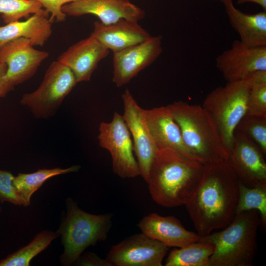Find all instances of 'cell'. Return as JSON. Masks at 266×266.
I'll use <instances>...</instances> for the list:
<instances>
[{"instance_id":"cell-6","label":"cell","mask_w":266,"mask_h":266,"mask_svg":"<svg viewBox=\"0 0 266 266\" xmlns=\"http://www.w3.org/2000/svg\"><path fill=\"white\" fill-rule=\"evenodd\" d=\"M249 88L248 79L227 82L210 92L203 102L202 106L213 122L229 155L236 127L247 112Z\"/></svg>"},{"instance_id":"cell-9","label":"cell","mask_w":266,"mask_h":266,"mask_svg":"<svg viewBox=\"0 0 266 266\" xmlns=\"http://www.w3.org/2000/svg\"><path fill=\"white\" fill-rule=\"evenodd\" d=\"M33 47L31 41L25 37L14 39L0 47V61L7 66L4 81L9 92L32 77L48 57L47 52Z\"/></svg>"},{"instance_id":"cell-10","label":"cell","mask_w":266,"mask_h":266,"mask_svg":"<svg viewBox=\"0 0 266 266\" xmlns=\"http://www.w3.org/2000/svg\"><path fill=\"white\" fill-rule=\"evenodd\" d=\"M168 249L141 233L113 245L106 259L112 266H162Z\"/></svg>"},{"instance_id":"cell-19","label":"cell","mask_w":266,"mask_h":266,"mask_svg":"<svg viewBox=\"0 0 266 266\" xmlns=\"http://www.w3.org/2000/svg\"><path fill=\"white\" fill-rule=\"evenodd\" d=\"M91 35L113 53L138 44L151 36L138 22L125 19L109 24L96 21Z\"/></svg>"},{"instance_id":"cell-5","label":"cell","mask_w":266,"mask_h":266,"mask_svg":"<svg viewBox=\"0 0 266 266\" xmlns=\"http://www.w3.org/2000/svg\"><path fill=\"white\" fill-rule=\"evenodd\" d=\"M66 214L57 232L64 246L60 262L68 266L74 265L87 248L107 239L113 214L87 213L70 198L66 200Z\"/></svg>"},{"instance_id":"cell-7","label":"cell","mask_w":266,"mask_h":266,"mask_svg":"<svg viewBox=\"0 0 266 266\" xmlns=\"http://www.w3.org/2000/svg\"><path fill=\"white\" fill-rule=\"evenodd\" d=\"M77 83L68 67L58 61L53 62L39 86L33 92L25 94L20 103L37 118L50 117Z\"/></svg>"},{"instance_id":"cell-13","label":"cell","mask_w":266,"mask_h":266,"mask_svg":"<svg viewBox=\"0 0 266 266\" xmlns=\"http://www.w3.org/2000/svg\"><path fill=\"white\" fill-rule=\"evenodd\" d=\"M216 66L227 82L243 80L259 70H266V46H250L239 40L216 59Z\"/></svg>"},{"instance_id":"cell-8","label":"cell","mask_w":266,"mask_h":266,"mask_svg":"<svg viewBox=\"0 0 266 266\" xmlns=\"http://www.w3.org/2000/svg\"><path fill=\"white\" fill-rule=\"evenodd\" d=\"M98 139L100 146L111 154L114 173L122 178L140 175L137 161L133 155L131 134L123 115L115 112L111 122H102Z\"/></svg>"},{"instance_id":"cell-31","label":"cell","mask_w":266,"mask_h":266,"mask_svg":"<svg viewBox=\"0 0 266 266\" xmlns=\"http://www.w3.org/2000/svg\"><path fill=\"white\" fill-rule=\"evenodd\" d=\"M74 265L81 266H112L106 259H102L92 252L83 253Z\"/></svg>"},{"instance_id":"cell-34","label":"cell","mask_w":266,"mask_h":266,"mask_svg":"<svg viewBox=\"0 0 266 266\" xmlns=\"http://www.w3.org/2000/svg\"><path fill=\"white\" fill-rule=\"evenodd\" d=\"M1 211V207H0V212Z\"/></svg>"},{"instance_id":"cell-32","label":"cell","mask_w":266,"mask_h":266,"mask_svg":"<svg viewBox=\"0 0 266 266\" xmlns=\"http://www.w3.org/2000/svg\"><path fill=\"white\" fill-rule=\"evenodd\" d=\"M6 64L0 61V98L4 97L9 92L4 81V77L7 71Z\"/></svg>"},{"instance_id":"cell-25","label":"cell","mask_w":266,"mask_h":266,"mask_svg":"<svg viewBox=\"0 0 266 266\" xmlns=\"http://www.w3.org/2000/svg\"><path fill=\"white\" fill-rule=\"evenodd\" d=\"M239 195L236 214L255 210L259 214L261 223L266 226V185L249 187L238 180Z\"/></svg>"},{"instance_id":"cell-4","label":"cell","mask_w":266,"mask_h":266,"mask_svg":"<svg viewBox=\"0 0 266 266\" xmlns=\"http://www.w3.org/2000/svg\"><path fill=\"white\" fill-rule=\"evenodd\" d=\"M167 106L195 160L205 165L228 159L217 129L202 106L180 100Z\"/></svg>"},{"instance_id":"cell-24","label":"cell","mask_w":266,"mask_h":266,"mask_svg":"<svg viewBox=\"0 0 266 266\" xmlns=\"http://www.w3.org/2000/svg\"><path fill=\"white\" fill-rule=\"evenodd\" d=\"M59 236L57 232H41L28 245L0 261V266H29L33 258L45 249Z\"/></svg>"},{"instance_id":"cell-17","label":"cell","mask_w":266,"mask_h":266,"mask_svg":"<svg viewBox=\"0 0 266 266\" xmlns=\"http://www.w3.org/2000/svg\"><path fill=\"white\" fill-rule=\"evenodd\" d=\"M137 226L145 235L168 248H181L198 241L200 237L197 233L186 230L173 216H163L152 213L142 218Z\"/></svg>"},{"instance_id":"cell-15","label":"cell","mask_w":266,"mask_h":266,"mask_svg":"<svg viewBox=\"0 0 266 266\" xmlns=\"http://www.w3.org/2000/svg\"><path fill=\"white\" fill-rule=\"evenodd\" d=\"M62 10L72 16L94 15L104 24L121 19L138 22L145 15L142 9L128 0H79L64 5Z\"/></svg>"},{"instance_id":"cell-16","label":"cell","mask_w":266,"mask_h":266,"mask_svg":"<svg viewBox=\"0 0 266 266\" xmlns=\"http://www.w3.org/2000/svg\"><path fill=\"white\" fill-rule=\"evenodd\" d=\"M109 50L90 35L70 46L57 61L68 67L77 83L90 81L100 62L106 58Z\"/></svg>"},{"instance_id":"cell-12","label":"cell","mask_w":266,"mask_h":266,"mask_svg":"<svg viewBox=\"0 0 266 266\" xmlns=\"http://www.w3.org/2000/svg\"><path fill=\"white\" fill-rule=\"evenodd\" d=\"M233 136V147L227 163L244 185L249 187L266 185L264 154L245 135L234 132Z\"/></svg>"},{"instance_id":"cell-1","label":"cell","mask_w":266,"mask_h":266,"mask_svg":"<svg viewBox=\"0 0 266 266\" xmlns=\"http://www.w3.org/2000/svg\"><path fill=\"white\" fill-rule=\"evenodd\" d=\"M204 166L201 180L186 208L198 234L227 227L236 215L238 178L226 161Z\"/></svg>"},{"instance_id":"cell-29","label":"cell","mask_w":266,"mask_h":266,"mask_svg":"<svg viewBox=\"0 0 266 266\" xmlns=\"http://www.w3.org/2000/svg\"><path fill=\"white\" fill-rule=\"evenodd\" d=\"M14 177L9 171L0 170V201L24 206V200L13 185Z\"/></svg>"},{"instance_id":"cell-22","label":"cell","mask_w":266,"mask_h":266,"mask_svg":"<svg viewBox=\"0 0 266 266\" xmlns=\"http://www.w3.org/2000/svg\"><path fill=\"white\" fill-rule=\"evenodd\" d=\"M80 168V166L74 165L66 168L39 169L31 173H19L14 177L13 185L24 200V206H27L30 204L32 195L48 179L58 175L77 172Z\"/></svg>"},{"instance_id":"cell-28","label":"cell","mask_w":266,"mask_h":266,"mask_svg":"<svg viewBox=\"0 0 266 266\" xmlns=\"http://www.w3.org/2000/svg\"><path fill=\"white\" fill-rule=\"evenodd\" d=\"M234 132L240 133L254 142L266 154V117L245 114Z\"/></svg>"},{"instance_id":"cell-21","label":"cell","mask_w":266,"mask_h":266,"mask_svg":"<svg viewBox=\"0 0 266 266\" xmlns=\"http://www.w3.org/2000/svg\"><path fill=\"white\" fill-rule=\"evenodd\" d=\"M51 23L49 13L44 9L24 21H17L0 26V47L19 37L30 39L34 46H42L52 34Z\"/></svg>"},{"instance_id":"cell-27","label":"cell","mask_w":266,"mask_h":266,"mask_svg":"<svg viewBox=\"0 0 266 266\" xmlns=\"http://www.w3.org/2000/svg\"><path fill=\"white\" fill-rule=\"evenodd\" d=\"M43 10L42 5L35 0H0V13L6 24Z\"/></svg>"},{"instance_id":"cell-23","label":"cell","mask_w":266,"mask_h":266,"mask_svg":"<svg viewBox=\"0 0 266 266\" xmlns=\"http://www.w3.org/2000/svg\"><path fill=\"white\" fill-rule=\"evenodd\" d=\"M214 246L199 240L184 247L174 248L168 254L166 266H209Z\"/></svg>"},{"instance_id":"cell-20","label":"cell","mask_w":266,"mask_h":266,"mask_svg":"<svg viewBox=\"0 0 266 266\" xmlns=\"http://www.w3.org/2000/svg\"><path fill=\"white\" fill-rule=\"evenodd\" d=\"M220 0L240 41L250 46H266V11L246 14L236 8L233 0Z\"/></svg>"},{"instance_id":"cell-33","label":"cell","mask_w":266,"mask_h":266,"mask_svg":"<svg viewBox=\"0 0 266 266\" xmlns=\"http://www.w3.org/2000/svg\"><path fill=\"white\" fill-rule=\"evenodd\" d=\"M247 2L255 3L262 7L264 11H266V0H237L238 4H243Z\"/></svg>"},{"instance_id":"cell-3","label":"cell","mask_w":266,"mask_h":266,"mask_svg":"<svg viewBox=\"0 0 266 266\" xmlns=\"http://www.w3.org/2000/svg\"><path fill=\"white\" fill-rule=\"evenodd\" d=\"M260 224L257 211H243L236 214L225 229L200 236V241L214 247L209 266H252Z\"/></svg>"},{"instance_id":"cell-14","label":"cell","mask_w":266,"mask_h":266,"mask_svg":"<svg viewBox=\"0 0 266 266\" xmlns=\"http://www.w3.org/2000/svg\"><path fill=\"white\" fill-rule=\"evenodd\" d=\"M162 37L146 40L113 53L112 81L118 87L127 84L140 71L154 63L162 54Z\"/></svg>"},{"instance_id":"cell-2","label":"cell","mask_w":266,"mask_h":266,"mask_svg":"<svg viewBox=\"0 0 266 266\" xmlns=\"http://www.w3.org/2000/svg\"><path fill=\"white\" fill-rule=\"evenodd\" d=\"M204 166L174 150L158 148L147 183L151 198L167 208L185 205L196 192Z\"/></svg>"},{"instance_id":"cell-11","label":"cell","mask_w":266,"mask_h":266,"mask_svg":"<svg viewBox=\"0 0 266 266\" xmlns=\"http://www.w3.org/2000/svg\"><path fill=\"white\" fill-rule=\"evenodd\" d=\"M123 118L133 138L134 152L140 175L147 182L150 167L157 147L147 125L145 109L139 106L129 90L123 94Z\"/></svg>"},{"instance_id":"cell-30","label":"cell","mask_w":266,"mask_h":266,"mask_svg":"<svg viewBox=\"0 0 266 266\" xmlns=\"http://www.w3.org/2000/svg\"><path fill=\"white\" fill-rule=\"evenodd\" d=\"M39 2L49 14L51 23L54 20L58 22L65 21L66 15L62 10V7L67 3L79 0H35Z\"/></svg>"},{"instance_id":"cell-26","label":"cell","mask_w":266,"mask_h":266,"mask_svg":"<svg viewBox=\"0 0 266 266\" xmlns=\"http://www.w3.org/2000/svg\"><path fill=\"white\" fill-rule=\"evenodd\" d=\"M248 79L250 88L246 114L266 117V70L256 71Z\"/></svg>"},{"instance_id":"cell-18","label":"cell","mask_w":266,"mask_h":266,"mask_svg":"<svg viewBox=\"0 0 266 266\" xmlns=\"http://www.w3.org/2000/svg\"><path fill=\"white\" fill-rule=\"evenodd\" d=\"M145 112L148 129L157 149H170L194 160L167 106L145 109Z\"/></svg>"}]
</instances>
